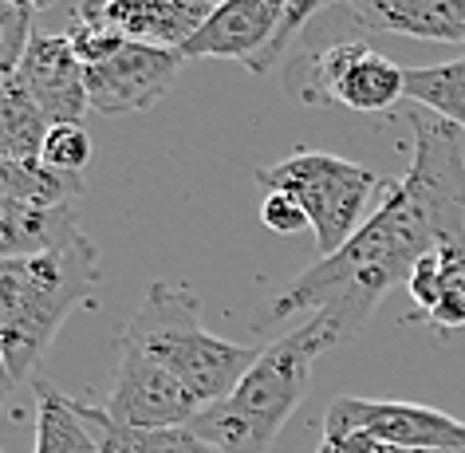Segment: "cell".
Segmentation results:
<instances>
[{"instance_id": "1", "label": "cell", "mask_w": 465, "mask_h": 453, "mask_svg": "<svg viewBox=\"0 0 465 453\" xmlns=\"http://www.w3.org/2000/svg\"><path fill=\"white\" fill-rule=\"evenodd\" d=\"M414 154L399 182H387L382 202L340 252L320 257L276 300H269L252 328H272L296 311H312L331 335L351 343L375 316L382 296L406 284L414 264L446 241L465 237V143L461 131L430 111H411Z\"/></svg>"}, {"instance_id": "2", "label": "cell", "mask_w": 465, "mask_h": 453, "mask_svg": "<svg viewBox=\"0 0 465 453\" xmlns=\"http://www.w3.org/2000/svg\"><path fill=\"white\" fill-rule=\"evenodd\" d=\"M340 347L320 316H308L296 331L281 335L257 355L249 375L225 399L205 406L190 422L217 453H269L284 422L296 414L312 387L316 359Z\"/></svg>"}, {"instance_id": "3", "label": "cell", "mask_w": 465, "mask_h": 453, "mask_svg": "<svg viewBox=\"0 0 465 453\" xmlns=\"http://www.w3.org/2000/svg\"><path fill=\"white\" fill-rule=\"evenodd\" d=\"M99 249L87 233L36 257L0 261V359L16 382H36V367L67 323L95 292Z\"/></svg>"}, {"instance_id": "4", "label": "cell", "mask_w": 465, "mask_h": 453, "mask_svg": "<svg viewBox=\"0 0 465 453\" xmlns=\"http://www.w3.org/2000/svg\"><path fill=\"white\" fill-rule=\"evenodd\" d=\"M123 343L158 359L173 379L197 399V406H213L249 375L257 363V347L229 343L205 331L202 296L182 281H154L146 288L143 304L119 335Z\"/></svg>"}, {"instance_id": "5", "label": "cell", "mask_w": 465, "mask_h": 453, "mask_svg": "<svg viewBox=\"0 0 465 453\" xmlns=\"http://www.w3.org/2000/svg\"><path fill=\"white\" fill-rule=\"evenodd\" d=\"M257 185L264 193H288L304 209L312 233H316L320 257L340 252L363 229V221L375 213V193L387 190V182H379L375 170L359 166L351 158L328 154V150L304 146L276 166H261Z\"/></svg>"}, {"instance_id": "6", "label": "cell", "mask_w": 465, "mask_h": 453, "mask_svg": "<svg viewBox=\"0 0 465 453\" xmlns=\"http://www.w3.org/2000/svg\"><path fill=\"white\" fill-rule=\"evenodd\" d=\"M288 95L304 103H340L359 114H379L406 99V67L391 64L363 40L331 44V48L292 64Z\"/></svg>"}, {"instance_id": "7", "label": "cell", "mask_w": 465, "mask_h": 453, "mask_svg": "<svg viewBox=\"0 0 465 453\" xmlns=\"http://www.w3.org/2000/svg\"><path fill=\"white\" fill-rule=\"evenodd\" d=\"M375 438L411 449H453L465 453V422L422 402H387L340 394L323 414V438Z\"/></svg>"}, {"instance_id": "8", "label": "cell", "mask_w": 465, "mask_h": 453, "mask_svg": "<svg viewBox=\"0 0 465 453\" xmlns=\"http://www.w3.org/2000/svg\"><path fill=\"white\" fill-rule=\"evenodd\" d=\"M114 379L103 399V410L119 426L131 429H166V426H190L202 406L178 379L170 375L158 359L138 351L131 343H114Z\"/></svg>"}, {"instance_id": "9", "label": "cell", "mask_w": 465, "mask_h": 453, "mask_svg": "<svg viewBox=\"0 0 465 453\" xmlns=\"http://www.w3.org/2000/svg\"><path fill=\"white\" fill-rule=\"evenodd\" d=\"M182 64H185L182 52L126 40L111 60L87 67L91 111L103 114V119H119V114H138V111L158 107L170 95Z\"/></svg>"}, {"instance_id": "10", "label": "cell", "mask_w": 465, "mask_h": 453, "mask_svg": "<svg viewBox=\"0 0 465 453\" xmlns=\"http://www.w3.org/2000/svg\"><path fill=\"white\" fill-rule=\"evenodd\" d=\"M288 16V0H217L205 25L182 44V60H237L245 72L269 52Z\"/></svg>"}, {"instance_id": "11", "label": "cell", "mask_w": 465, "mask_h": 453, "mask_svg": "<svg viewBox=\"0 0 465 453\" xmlns=\"http://www.w3.org/2000/svg\"><path fill=\"white\" fill-rule=\"evenodd\" d=\"M13 75L25 84V91L36 99V107L52 126L84 123V114L91 111L87 67L79 64L67 36H44V32H36Z\"/></svg>"}, {"instance_id": "12", "label": "cell", "mask_w": 465, "mask_h": 453, "mask_svg": "<svg viewBox=\"0 0 465 453\" xmlns=\"http://www.w3.org/2000/svg\"><path fill=\"white\" fill-rule=\"evenodd\" d=\"M347 13L367 32L465 48V0H347Z\"/></svg>"}, {"instance_id": "13", "label": "cell", "mask_w": 465, "mask_h": 453, "mask_svg": "<svg viewBox=\"0 0 465 453\" xmlns=\"http://www.w3.org/2000/svg\"><path fill=\"white\" fill-rule=\"evenodd\" d=\"M79 233L84 229L75 221V205H36L0 197V261L52 252Z\"/></svg>"}, {"instance_id": "14", "label": "cell", "mask_w": 465, "mask_h": 453, "mask_svg": "<svg viewBox=\"0 0 465 453\" xmlns=\"http://www.w3.org/2000/svg\"><path fill=\"white\" fill-rule=\"evenodd\" d=\"M213 5H182V0H107V20L131 44L178 52L205 25Z\"/></svg>"}, {"instance_id": "15", "label": "cell", "mask_w": 465, "mask_h": 453, "mask_svg": "<svg viewBox=\"0 0 465 453\" xmlns=\"http://www.w3.org/2000/svg\"><path fill=\"white\" fill-rule=\"evenodd\" d=\"M79 414L91 426V434L99 438L103 453H217L202 434H193L190 426H166V429H131L107 418L103 406L79 402Z\"/></svg>"}, {"instance_id": "16", "label": "cell", "mask_w": 465, "mask_h": 453, "mask_svg": "<svg viewBox=\"0 0 465 453\" xmlns=\"http://www.w3.org/2000/svg\"><path fill=\"white\" fill-rule=\"evenodd\" d=\"M48 131H52V123L44 119L36 99L28 95L16 75H8L0 84V158L40 162Z\"/></svg>"}, {"instance_id": "17", "label": "cell", "mask_w": 465, "mask_h": 453, "mask_svg": "<svg viewBox=\"0 0 465 453\" xmlns=\"http://www.w3.org/2000/svg\"><path fill=\"white\" fill-rule=\"evenodd\" d=\"M40 418H36V449L32 453H103L99 438L79 414V402L60 394L48 382H36Z\"/></svg>"}, {"instance_id": "18", "label": "cell", "mask_w": 465, "mask_h": 453, "mask_svg": "<svg viewBox=\"0 0 465 453\" xmlns=\"http://www.w3.org/2000/svg\"><path fill=\"white\" fill-rule=\"evenodd\" d=\"M406 99L465 131V55L430 67H406Z\"/></svg>"}, {"instance_id": "19", "label": "cell", "mask_w": 465, "mask_h": 453, "mask_svg": "<svg viewBox=\"0 0 465 453\" xmlns=\"http://www.w3.org/2000/svg\"><path fill=\"white\" fill-rule=\"evenodd\" d=\"M84 193V178H64L44 162H13L0 158V197L36 205H75Z\"/></svg>"}, {"instance_id": "20", "label": "cell", "mask_w": 465, "mask_h": 453, "mask_svg": "<svg viewBox=\"0 0 465 453\" xmlns=\"http://www.w3.org/2000/svg\"><path fill=\"white\" fill-rule=\"evenodd\" d=\"M67 44L79 55L84 67H95L103 60H111L114 52L126 44V36L107 20V0H84V5L72 13V25H67Z\"/></svg>"}, {"instance_id": "21", "label": "cell", "mask_w": 465, "mask_h": 453, "mask_svg": "<svg viewBox=\"0 0 465 453\" xmlns=\"http://www.w3.org/2000/svg\"><path fill=\"white\" fill-rule=\"evenodd\" d=\"M40 162L64 178H84L87 162H91V134L84 131V123H60L52 126L44 138Z\"/></svg>"}, {"instance_id": "22", "label": "cell", "mask_w": 465, "mask_h": 453, "mask_svg": "<svg viewBox=\"0 0 465 453\" xmlns=\"http://www.w3.org/2000/svg\"><path fill=\"white\" fill-rule=\"evenodd\" d=\"M331 5H347V0H288V16H284V25H281V32H276V40L269 44V52L261 55L257 64L249 67L252 75H264V72H272L276 67V60H281V55L292 48L296 44V36L300 32H304V25L312 16L320 13V8H331Z\"/></svg>"}, {"instance_id": "23", "label": "cell", "mask_w": 465, "mask_h": 453, "mask_svg": "<svg viewBox=\"0 0 465 453\" xmlns=\"http://www.w3.org/2000/svg\"><path fill=\"white\" fill-rule=\"evenodd\" d=\"M32 20H36L32 8L5 5V0H0V75H13L20 67V55H25L28 40L36 36Z\"/></svg>"}, {"instance_id": "24", "label": "cell", "mask_w": 465, "mask_h": 453, "mask_svg": "<svg viewBox=\"0 0 465 453\" xmlns=\"http://www.w3.org/2000/svg\"><path fill=\"white\" fill-rule=\"evenodd\" d=\"M261 225L276 237H292V233H300V229H312L304 209H300L288 193H276V190H269L261 197Z\"/></svg>"}, {"instance_id": "25", "label": "cell", "mask_w": 465, "mask_h": 453, "mask_svg": "<svg viewBox=\"0 0 465 453\" xmlns=\"http://www.w3.org/2000/svg\"><path fill=\"white\" fill-rule=\"evenodd\" d=\"M406 288H411L414 304L426 311V320L438 311L441 304V264H438V252H430V257H422L414 264L411 281H406Z\"/></svg>"}, {"instance_id": "26", "label": "cell", "mask_w": 465, "mask_h": 453, "mask_svg": "<svg viewBox=\"0 0 465 453\" xmlns=\"http://www.w3.org/2000/svg\"><path fill=\"white\" fill-rule=\"evenodd\" d=\"M13 390H16V375L5 367V359H0V410L8 406V394H13Z\"/></svg>"}, {"instance_id": "27", "label": "cell", "mask_w": 465, "mask_h": 453, "mask_svg": "<svg viewBox=\"0 0 465 453\" xmlns=\"http://www.w3.org/2000/svg\"><path fill=\"white\" fill-rule=\"evenodd\" d=\"M5 5H25V8H32V13H44V8H48L52 5V0H5Z\"/></svg>"}, {"instance_id": "28", "label": "cell", "mask_w": 465, "mask_h": 453, "mask_svg": "<svg viewBox=\"0 0 465 453\" xmlns=\"http://www.w3.org/2000/svg\"><path fill=\"white\" fill-rule=\"evenodd\" d=\"M316 453H343V446H340V441H331V438H323Z\"/></svg>"}, {"instance_id": "29", "label": "cell", "mask_w": 465, "mask_h": 453, "mask_svg": "<svg viewBox=\"0 0 465 453\" xmlns=\"http://www.w3.org/2000/svg\"><path fill=\"white\" fill-rule=\"evenodd\" d=\"M182 5H205V0H182Z\"/></svg>"}, {"instance_id": "30", "label": "cell", "mask_w": 465, "mask_h": 453, "mask_svg": "<svg viewBox=\"0 0 465 453\" xmlns=\"http://www.w3.org/2000/svg\"><path fill=\"white\" fill-rule=\"evenodd\" d=\"M5 79H8V75H0V84H5Z\"/></svg>"}]
</instances>
